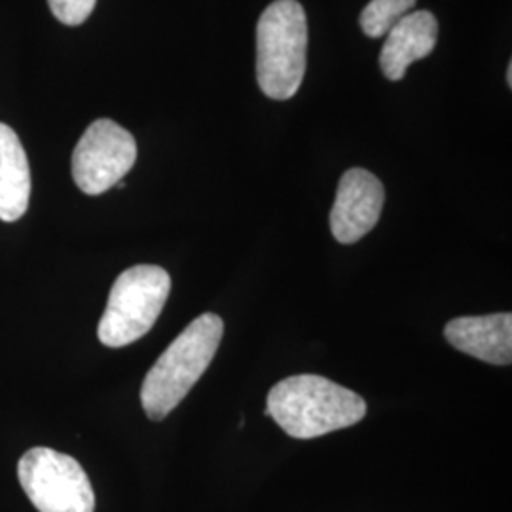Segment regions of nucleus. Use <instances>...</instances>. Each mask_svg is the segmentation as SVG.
<instances>
[{
	"instance_id": "nucleus-5",
	"label": "nucleus",
	"mask_w": 512,
	"mask_h": 512,
	"mask_svg": "<svg viewBox=\"0 0 512 512\" xmlns=\"http://www.w3.org/2000/svg\"><path fill=\"white\" fill-rule=\"evenodd\" d=\"M23 492L38 512H93L92 482L76 459L52 448H33L19 459Z\"/></svg>"
},
{
	"instance_id": "nucleus-1",
	"label": "nucleus",
	"mask_w": 512,
	"mask_h": 512,
	"mask_svg": "<svg viewBox=\"0 0 512 512\" xmlns=\"http://www.w3.org/2000/svg\"><path fill=\"white\" fill-rule=\"evenodd\" d=\"M266 416L293 439L310 440L351 427L366 416L361 395L323 376L300 374L272 387Z\"/></svg>"
},
{
	"instance_id": "nucleus-11",
	"label": "nucleus",
	"mask_w": 512,
	"mask_h": 512,
	"mask_svg": "<svg viewBox=\"0 0 512 512\" xmlns=\"http://www.w3.org/2000/svg\"><path fill=\"white\" fill-rule=\"evenodd\" d=\"M418 0H370L359 18L366 37L380 38L416 6Z\"/></svg>"
},
{
	"instance_id": "nucleus-10",
	"label": "nucleus",
	"mask_w": 512,
	"mask_h": 512,
	"mask_svg": "<svg viewBox=\"0 0 512 512\" xmlns=\"http://www.w3.org/2000/svg\"><path fill=\"white\" fill-rule=\"evenodd\" d=\"M31 167L18 133L0 124V220L16 222L29 207Z\"/></svg>"
},
{
	"instance_id": "nucleus-2",
	"label": "nucleus",
	"mask_w": 512,
	"mask_h": 512,
	"mask_svg": "<svg viewBox=\"0 0 512 512\" xmlns=\"http://www.w3.org/2000/svg\"><path fill=\"white\" fill-rule=\"evenodd\" d=\"M224 323L217 313L194 319L148 370L141 403L152 421L167 418L203 376L217 355Z\"/></svg>"
},
{
	"instance_id": "nucleus-13",
	"label": "nucleus",
	"mask_w": 512,
	"mask_h": 512,
	"mask_svg": "<svg viewBox=\"0 0 512 512\" xmlns=\"http://www.w3.org/2000/svg\"><path fill=\"white\" fill-rule=\"evenodd\" d=\"M507 84L512 86V65L509 63V69H507Z\"/></svg>"
},
{
	"instance_id": "nucleus-7",
	"label": "nucleus",
	"mask_w": 512,
	"mask_h": 512,
	"mask_svg": "<svg viewBox=\"0 0 512 512\" xmlns=\"http://www.w3.org/2000/svg\"><path fill=\"white\" fill-rule=\"evenodd\" d=\"M384 203V184L374 173L361 167L346 171L330 211V230L334 239L342 245H351L365 238L378 224Z\"/></svg>"
},
{
	"instance_id": "nucleus-4",
	"label": "nucleus",
	"mask_w": 512,
	"mask_h": 512,
	"mask_svg": "<svg viewBox=\"0 0 512 512\" xmlns=\"http://www.w3.org/2000/svg\"><path fill=\"white\" fill-rule=\"evenodd\" d=\"M171 293V275L154 264H139L118 275L97 336L107 348H124L156 325Z\"/></svg>"
},
{
	"instance_id": "nucleus-6",
	"label": "nucleus",
	"mask_w": 512,
	"mask_h": 512,
	"mask_svg": "<svg viewBox=\"0 0 512 512\" xmlns=\"http://www.w3.org/2000/svg\"><path fill=\"white\" fill-rule=\"evenodd\" d=\"M137 160V143L128 129L109 118L95 120L73 152V179L88 194L99 196L120 183Z\"/></svg>"
},
{
	"instance_id": "nucleus-8",
	"label": "nucleus",
	"mask_w": 512,
	"mask_h": 512,
	"mask_svg": "<svg viewBox=\"0 0 512 512\" xmlns=\"http://www.w3.org/2000/svg\"><path fill=\"white\" fill-rule=\"evenodd\" d=\"M450 346L490 365H511L512 315L492 313L478 317H458L444 327Z\"/></svg>"
},
{
	"instance_id": "nucleus-9",
	"label": "nucleus",
	"mask_w": 512,
	"mask_h": 512,
	"mask_svg": "<svg viewBox=\"0 0 512 512\" xmlns=\"http://www.w3.org/2000/svg\"><path fill=\"white\" fill-rule=\"evenodd\" d=\"M439 38V21L427 12L418 10L399 19L385 35L380 54V67L387 80H403L406 69L431 54Z\"/></svg>"
},
{
	"instance_id": "nucleus-3",
	"label": "nucleus",
	"mask_w": 512,
	"mask_h": 512,
	"mask_svg": "<svg viewBox=\"0 0 512 512\" xmlns=\"http://www.w3.org/2000/svg\"><path fill=\"white\" fill-rule=\"evenodd\" d=\"M308 19L300 2L275 0L256 27V78L275 101L294 97L306 74Z\"/></svg>"
},
{
	"instance_id": "nucleus-12",
	"label": "nucleus",
	"mask_w": 512,
	"mask_h": 512,
	"mask_svg": "<svg viewBox=\"0 0 512 512\" xmlns=\"http://www.w3.org/2000/svg\"><path fill=\"white\" fill-rule=\"evenodd\" d=\"M48 4L61 23L76 27L92 16L97 0H48Z\"/></svg>"
}]
</instances>
